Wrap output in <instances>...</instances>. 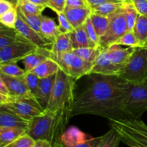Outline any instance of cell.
<instances>
[{
  "instance_id": "6da1fadb",
  "label": "cell",
  "mask_w": 147,
  "mask_h": 147,
  "mask_svg": "<svg viewBox=\"0 0 147 147\" xmlns=\"http://www.w3.org/2000/svg\"><path fill=\"white\" fill-rule=\"evenodd\" d=\"M87 88L75 98L71 117L90 114L111 119H129L122 97L123 79L118 76L90 74Z\"/></svg>"
},
{
  "instance_id": "7a4b0ae2",
  "label": "cell",
  "mask_w": 147,
  "mask_h": 147,
  "mask_svg": "<svg viewBox=\"0 0 147 147\" xmlns=\"http://www.w3.org/2000/svg\"><path fill=\"white\" fill-rule=\"evenodd\" d=\"M71 111L65 109L51 111L45 110L29 121L27 133L34 140L45 139L53 146L61 142V136L71 119Z\"/></svg>"
},
{
  "instance_id": "3957f363",
  "label": "cell",
  "mask_w": 147,
  "mask_h": 147,
  "mask_svg": "<svg viewBox=\"0 0 147 147\" xmlns=\"http://www.w3.org/2000/svg\"><path fill=\"white\" fill-rule=\"evenodd\" d=\"M76 80L66 75L62 70L56 73L54 86L45 110L55 111L65 109L72 112L74 103Z\"/></svg>"
},
{
  "instance_id": "277c9868",
  "label": "cell",
  "mask_w": 147,
  "mask_h": 147,
  "mask_svg": "<svg viewBox=\"0 0 147 147\" xmlns=\"http://www.w3.org/2000/svg\"><path fill=\"white\" fill-rule=\"evenodd\" d=\"M110 127L128 147H147V125L140 119H111Z\"/></svg>"
},
{
  "instance_id": "5b68a950",
  "label": "cell",
  "mask_w": 147,
  "mask_h": 147,
  "mask_svg": "<svg viewBox=\"0 0 147 147\" xmlns=\"http://www.w3.org/2000/svg\"><path fill=\"white\" fill-rule=\"evenodd\" d=\"M125 111L130 119H140L147 111V80L140 83L126 81L121 83Z\"/></svg>"
},
{
  "instance_id": "8992f818",
  "label": "cell",
  "mask_w": 147,
  "mask_h": 147,
  "mask_svg": "<svg viewBox=\"0 0 147 147\" xmlns=\"http://www.w3.org/2000/svg\"><path fill=\"white\" fill-rule=\"evenodd\" d=\"M118 76L126 81L136 83L147 80V47H135Z\"/></svg>"
},
{
  "instance_id": "52a82bcc",
  "label": "cell",
  "mask_w": 147,
  "mask_h": 147,
  "mask_svg": "<svg viewBox=\"0 0 147 147\" xmlns=\"http://www.w3.org/2000/svg\"><path fill=\"white\" fill-rule=\"evenodd\" d=\"M50 57L55 60L66 75L76 80L85 76H89L93 63L84 60L73 51L53 54Z\"/></svg>"
},
{
  "instance_id": "ba28073f",
  "label": "cell",
  "mask_w": 147,
  "mask_h": 147,
  "mask_svg": "<svg viewBox=\"0 0 147 147\" xmlns=\"http://www.w3.org/2000/svg\"><path fill=\"white\" fill-rule=\"evenodd\" d=\"M1 106L27 121L41 115L45 111L34 98L10 97V100Z\"/></svg>"
},
{
  "instance_id": "9c48e42d",
  "label": "cell",
  "mask_w": 147,
  "mask_h": 147,
  "mask_svg": "<svg viewBox=\"0 0 147 147\" xmlns=\"http://www.w3.org/2000/svg\"><path fill=\"white\" fill-rule=\"evenodd\" d=\"M109 26L106 32L100 37L98 45L103 50L114 44L123 34L128 31L127 24L123 12V5L121 9L108 16Z\"/></svg>"
},
{
  "instance_id": "30bf717a",
  "label": "cell",
  "mask_w": 147,
  "mask_h": 147,
  "mask_svg": "<svg viewBox=\"0 0 147 147\" xmlns=\"http://www.w3.org/2000/svg\"><path fill=\"white\" fill-rule=\"evenodd\" d=\"M38 47L26 39L17 40L0 49V63H17L22 60L28 55L35 52Z\"/></svg>"
},
{
  "instance_id": "8fae6325",
  "label": "cell",
  "mask_w": 147,
  "mask_h": 147,
  "mask_svg": "<svg viewBox=\"0 0 147 147\" xmlns=\"http://www.w3.org/2000/svg\"><path fill=\"white\" fill-rule=\"evenodd\" d=\"M14 29L24 39L39 47H47L48 46H51L53 44L52 42L47 40L40 33L29 26L19 14Z\"/></svg>"
},
{
  "instance_id": "7c38bea8",
  "label": "cell",
  "mask_w": 147,
  "mask_h": 147,
  "mask_svg": "<svg viewBox=\"0 0 147 147\" xmlns=\"http://www.w3.org/2000/svg\"><path fill=\"white\" fill-rule=\"evenodd\" d=\"M0 76L5 83L12 98H34L29 90L24 77H12L0 72Z\"/></svg>"
},
{
  "instance_id": "4fadbf2b",
  "label": "cell",
  "mask_w": 147,
  "mask_h": 147,
  "mask_svg": "<svg viewBox=\"0 0 147 147\" xmlns=\"http://www.w3.org/2000/svg\"><path fill=\"white\" fill-rule=\"evenodd\" d=\"M123 65H116L109 60L104 50L99 55L93 63L90 70V74L102 75V76H118Z\"/></svg>"
},
{
  "instance_id": "5bb4252c",
  "label": "cell",
  "mask_w": 147,
  "mask_h": 147,
  "mask_svg": "<svg viewBox=\"0 0 147 147\" xmlns=\"http://www.w3.org/2000/svg\"><path fill=\"white\" fill-rule=\"evenodd\" d=\"M134 49L135 47H123L122 45L113 44L103 50L106 57L112 63L123 65L131 57Z\"/></svg>"
},
{
  "instance_id": "9a60e30c",
  "label": "cell",
  "mask_w": 147,
  "mask_h": 147,
  "mask_svg": "<svg viewBox=\"0 0 147 147\" xmlns=\"http://www.w3.org/2000/svg\"><path fill=\"white\" fill-rule=\"evenodd\" d=\"M64 13L73 29H76L84 24L90 17L92 10L90 7L65 8Z\"/></svg>"
},
{
  "instance_id": "2e32d148",
  "label": "cell",
  "mask_w": 147,
  "mask_h": 147,
  "mask_svg": "<svg viewBox=\"0 0 147 147\" xmlns=\"http://www.w3.org/2000/svg\"><path fill=\"white\" fill-rule=\"evenodd\" d=\"M49 57H50V49L38 47L35 52L28 55L22 60L24 65V70L26 73H29Z\"/></svg>"
},
{
  "instance_id": "e0dca14e",
  "label": "cell",
  "mask_w": 147,
  "mask_h": 147,
  "mask_svg": "<svg viewBox=\"0 0 147 147\" xmlns=\"http://www.w3.org/2000/svg\"><path fill=\"white\" fill-rule=\"evenodd\" d=\"M55 76L56 74L49 76V77L44 78H41L40 80L39 91L36 100L38 101L40 106L44 109H46L47 104H48L52 90H53V86H54Z\"/></svg>"
},
{
  "instance_id": "ac0fdd59",
  "label": "cell",
  "mask_w": 147,
  "mask_h": 147,
  "mask_svg": "<svg viewBox=\"0 0 147 147\" xmlns=\"http://www.w3.org/2000/svg\"><path fill=\"white\" fill-rule=\"evenodd\" d=\"M70 37L73 50L75 49L83 48V47L98 46V45L93 42L89 38L83 25L74 29L71 32H70Z\"/></svg>"
},
{
  "instance_id": "d6986e66",
  "label": "cell",
  "mask_w": 147,
  "mask_h": 147,
  "mask_svg": "<svg viewBox=\"0 0 147 147\" xmlns=\"http://www.w3.org/2000/svg\"><path fill=\"white\" fill-rule=\"evenodd\" d=\"M90 135L82 131L78 128L71 126L65 131L61 136V143L65 147H73L83 142Z\"/></svg>"
},
{
  "instance_id": "ffe728a7",
  "label": "cell",
  "mask_w": 147,
  "mask_h": 147,
  "mask_svg": "<svg viewBox=\"0 0 147 147\" xmlns=\"http://www.w3.org/2000/svg\"><path fill=\"white\" fill-rule=\"evenodd\" d=\"M28 125L29 121L18 117L3 106H0V126L20 127L27 130Z\"/></svg>"
},
{
  "instance_id": "44dd1931",
  "label": "cell",
  "mask_w": 147,
  "mask_h": 147,
  "mask_svg": "<svg viewBox=\"0 0 147 147\" xmlns=\"http://www.w3.org/2000/svg\"><path fill=\"white\" fill-rule=\"evenodd\" d=\"M40 34L49 41L53 42L56 37L61 34L53 19L47 16L41 14V24H40Z\"/></svg>"
},
{
  "instance_id": "7402d4cb",
  "label": "cell",
  "mask_w": 147,
  "mask_h": 147,
  "mask_svg": "<svg viewBox=\"0 0 147 147\" xmlns=\"http://www.w3.org/2000/svg\"><path fill=\"white\" fill-rule=\"evenodd\" d=\"M60 70V67L57 63L51 57L43 61L40 65L34 67L30 73H34L39 78H44L53 75H55Z\"/></svg>"
},
{
  "instance_id": "603a6c76",
  "label": "cell",
  "mask_w": 147,
  "mask_h": 147,
  "mask_svg": "<svg viewBox=\"0 0 147 147\" xmlns=\"http://www.w3.org/2000/svg\"><path fill=\"white\" fill-rule=\"evenodd\" d=\"M26 133L27 129L23 128L0 126V141L4 146H7Z\"/></svg>"
},
{
  "instance_id": "cb8c5ba5",
  "label": "cell",
  "mask_w": 147,
  "mask_h": 147,
  "mask_svg": "<svg viewBox=\"0 0 147 147\" xmlns=\"http://www.w3.org/2000/svg\"><path fill=\"white\" fill-rule=\"evenodd\" d=\"M22 39L24 38L15 29L7 27L0 22V49Z\"/></svg>"
},
{
  "instance_id": "d4e9b609",
  "label": "cell",
  "mask_w": 147,
  "mask_h": 147,
  "mask_svg": "<svg viewBox=\"0 0 147 147\" xmlns=\"http://www.w3.org/2000/svg\"><path fill=\"white\" fill-rule=\"evenodd\" d=\"M73 51L70 33H61L53 41L50 48V53L53 54L67 53Z\"/></svg>"
},
{
  "instance_id": "484cf974",
  "label": "cell",
  "mask_w": 147,
  "mask_h": 147,
  "mask_svg": "<svg viewBox=\"0 0 147 147\" xmlns=\"http://www.w3.org/2000/svg\"><path fill=\"white\" fill-rule=\"evenodd\" d=\"M133 32L139 42V47H147V17L139 14Z\"/></svg>"
},
{
  "instance_id": "4316f807",
  "label": "cell",
  "mask_w": 147,
  "mask_h": 147,
  "mask_svg": "<svg viewBox=\"0 0 147 147\" xmlns=\"http://www.w3.org/2000/svg\"><path fill=\"white\" fill-rule=\"evenodd\" d=\"M103 49L99 45L96 47H83V48L75 49L73 51L76 53L77 55L81 57L84 60L90 63H94L96 59L99 56V55L102 53Z\"/></svg>"
},
{
  "instance_id": "83f0119b",
  "label": "cell",
  "mask_w": 147,
  "mask_h": 147,
  "mask_svg": "<svg viewBox=\"0 0 147 147\" xmlns=\"http://www.w3.org/2000/svg\"><path fill=\"white\" fill-rule=\"evenodd\" d=\"M123 12L127 24L128 31H133L139 13L130 0H126L123 3Z\"/></svg>"
},
{
  "instance_id": "f1b7e54d",
  "label": "cell",
  "mask_w": 147,
  "mask_h": 147,
  "mask_svg": "<svg viewBox=\"0 0 147 147\" xmlns=\"http://www.w3.org/2000/svg\"><path fill=\"white\" fill-rule=\"evenodd\" d=\"M90 19L96 30V34L98 36L99 40H100V37L105 34L107 30L108 26H109V18L108 17L92 12L90 16Z\"/></svg>"
},
{
  "instance_id": "f546056e",
  "label": "cell",
  "mask_w": 147,
  "mask_h": 147,
  "mask_svg": "<svg viewBox=\"0 0 147 147\" xmlns=\"http://www.w3.org/2000/svg\"><path fill=\"white\" fill-rule=\"evenodd\" d=\"M125 1H121V2H109L106 3V4H100L97 7L91 8L92 12L102 16H105V17H108L110 14H113V13L116 12V11L121 9Z\"/></svg>"
},
{
  "instance_id": "4dcf8cb0",
  "label": "cell",
  "mask_w": 147,
  "mask_h": 147,
  "mask_svg": "<svg viewBox=\"0 0 147 147\" xmlns=\"http://www.w3.org/2000/svg\"><path fill=\"white\" fill-rule=\"evenodd\" d=\"M0 72L12 77H24L26 74L24 69H22L17 63L12 62L0 63Z\"/></svg>"
},
{
  "instance_id": "1f68e13d",
  "label": "cell",
  "mask_w": 147,
  "mask_h": 147,
  "mask_svg": "<svg viewBox=\"0 0 147 147\" xmlns=\"http://www.w3.org/2000/svg\"><path fill=\"white\" fill-rule=\"evenodd\" d=\"M121 141L117 132L111 128L110 130L103 135V139L97 147H119Z\"/></svg>"
},
{
  "instance_id": "d6a6232c",
  "label": "cell",
  "mask_w": 147,
  "mask_h": 147,
  "mask_svg": "<svg viewBox=\"0 0 147 147\" xmlns=\"http://www.w3.org/2000/svg\"><path fill=\"white\" fill-rule=\"evenodd\" d=\"M18 7L24 13L38 15L42 14L45 9L47 8L45 6L35 4L30 0H19Z\"/></svg>"
},
{
  "instance_id": "836d02e7",
  "label": "cell",
  "mask_w": 147,
  "mask_h": 147,
  "mask_svg": "<svg viewBox=\"0 0 147 147\" xmlns=\"http://www.w3.org/2000/svg\"><path fill=\"white\" fill-rule=\"evenodd\" d=\"M17 13L22 17L29 26L40 33V24H41V14H33L24 13L20 10L18 7H17Z\"/></svg>"
},
{
  "instance_id": "e575fe53",
  "label": "cell",
  "mask_w": 147,
  "mask_h": 147,
  "mask_svg": "<svg viewBox=\"0 0 147 147\" xmlns=\"http://www.w3.org/2000/svg\"><path fill=\"white\" fill-rule=\"evenodd\" d=\"M24 78H25L26 84H27L29 90L31 93V94L32 95L33 97L36 99L39 91L40 78H39L34 73H30V72L26 73L25 76H24Z\"/></svg>"
},
{
  "instance_id": "d590c367",
  "label": "cell",
  "mask_w": 147,
  "mask_h": 147,
  "mask_svg": "<svg viewBox=\"0 0 147 147\" xmlns=\"http://www.w3.org/2000/svg\"><path fill=\"white\" fill-rule=\"evenodd\" d=\"M114 44L126 47H139V42L133 31H127Z\"/></svg>"
},
{
  "instance_id": "8d00e7d4",
  "label": "cell",
  "mask_w": 147,
  "mask_h": 147,
  "mask_svg": "<svg viewBox=\"0 0 147 147\" xmlns=\"http://www.w3.org/2000/svg\"><path fill=\"white\" fill-rule=\"evenodd\" d=\"M17 17L18 14H17V8H13L0 17V22L7 27L14 28Z\"/></svg>"
},
{
  "instance_id": "74e56055",
  "label": "cell",
  "mask_w": 147,
  "mask_h": 147,
  "mask_svg": "<svg viewBox=\"0 0 147 147\" xmlns=\"http://www.w3.org/2000/svg\"><path fill=\"white\" fill-rule=\"evenodd\" d=\"M34 144L35 140L28 134L26 133L7 146L9 147H34Z\"/></svg>"
},
{
  "instance_id": "f35d334b",
  "label": "cell",
  "mask_w": 147,
  "mask_h": 147,
  "mask_svg": "<svg viewBox=\"0 0 147 147\" xmlns=\"http://www.w3.org/2000/svg\"><path fill=\"white\" fill-rule=\"evenodd\" d=\"M57 14L58 18V28L60 33H70L73 31L74 29L72 27L71 24L67 20V17L64 12L59 13Z\"/></svg>"
},
{
  "instance_id": "ab89813d",
  "label": "cell",
  "mask_w": 147,
  "mask_h": 147,
  "mask_svg": "<svg viewBox=\"0 0 147 147\" xmlns=\"http://www.w3.org/2000/svg\"><path fill=\"white\" fill-rule=\"evenodd\" d=\"M84 26V28L86 30V33H87L88 36L89 37V38L92 40L94 43H96V45H98L99 43V37L97 35L96 32V30H95L94 27H93V24L91 22V20H90V17L86 21V22L83 24Z\"/></svg>"
},
{
  "instance_id": "60d3db41",
  "label": "cell",
  "mask_w": 147,
  "mask_h": 147,
  "mask_svg": "<svg viewBox=\"0 0 147 147\" xmlns=\"http://www.w3.org/2000/svg\"><path fill=\"white\" fill-rule=\"evenodd\" d=\"M66 7V0H49L47 8L51 9L56 14L64 12Z\"/></svg>"
},
{
  "instance_id": "b9f144b4",
  "label": "cell",
  "mask_w": 147,
  "mask_h": 147,
  "mask_svg": "<svg viewBox=\"0 0 147 147\" xmlns=\"http://www.w3.org/2000/svg\"><path fill=\"white\" fill-rule=\"evenodd\" d=\"M102 139H103V136H98V137L90 136L86 140L73 147H97L98 145L101 142Z\"/></svg>"
},
{
  "instance_id": "7bdbcfd3",
  "label": "cell",
  "mask_w": 147,
  "mask_h": 147,
  "mask_svg": "<svg viewBox=\"0 0 147 147\" xmlns=\"http://www.w3.org/2000/svg\"><path fill=\"white\" fill-rule=\"evenodd\" d=\"M136 11L141 15L147 17V0H130Z\"/></svg>"
},
{
  "instance_id": "ee69618b",
  "label": "cell",
  "mask_w": 147,
  "mask_h": 147,
  "mask_svg": "<svg viewBox=\"0 0 147 147\" xmlns=\"http://www.w3.org/2000/svg\"><path fill=\"white\" fill-rule=\"evenodd\" d=\"M78 7H90L86 0H66L65 8H78Z\"/></svg>"
},
{
  "instance_id": "f6af8a7d",
  "label": "cell",
  "mask_w": 147,
  "mask_h": 147,
  "mask_svg": "<svg viewBox=\"0 0 147 147\" xmlns=\"http://www.w3.org/2000/svg\"><path fill=\"white\" fill-rule=\"evenodd\" d=\"M89 4V7L90 9L93 7H97V6L100 5V4H106L109 2H121V1H125V0H86Z\"/></svg>"
},
{
  "instance_id": "bcb514c9",
  "label": "cell",
  "mask_w": 147,
  "mask_h": 147,
  "mask_svg": "<svg viewBox=\"0 0 147 147\" xmlns=\"http://www.w3.org/2000/svg\"><path fill=\"white\" fill-rule=\"evenodd\" d=\"M13 8L14 7L9 1L6 0H0V17Z\"/></svg>"
},
{
  "instance_id": "7dc6e473",
  "label": "cell",
  "mask_w": 147,
  "mask_h": 147,
  "mask_svg": "<svg viewBox=\"0 0 147 147\" xmlns=\"http://www.w3.org/2000/svg\"><path fill=\"white\" fill-rule=\"evenodd\" d=\"M34 147H53L49 141L45 139H39L35 141Z\"/></svg>"
},
{
  "instance_id": "c3c4849f",
  "label": "cell",
  "mask_w": 147,
  "mask_h": 147,
  "mask_svg": "<svg viewBox=\"0 0 147 147\" xmlns=\"http://www.w3.org/2000/svg\"><path fill=\"white\" fill-rule=\"evenodd\" d=\"M0 93L6 95V96H9V92L8 89H7V86H6L5 83L3 80L2 78L0 76Z\"/></svg>"
},
{
  "instance_id": "681fc988",
  "label": "cell",
  "mask_w": 147,
  "mask_h": 147,
  "mask_svg": "<svg viewBox=\"0 0 147 147\" xmlns=\"http://www.w3.org/2000/svg\"><path fill=\"white\" fill-rule=\"evenodd\" d=\"M10 100V96H6V95L0 93V106L7 103Z\"/></svg>"
},
{
  "instance_id": "f907efd6",
  "label": "cell",
  "mask_w": 147,
  "mask_h": 147,
  "mask_svg": "<svg viewBox=\"0 0 147 147\" xmlns=\"http://www.w3.org/2000/svg\"><path fill=\"white\" fill-rule=\"evenodd\" d=\"M32 1V2L35 3V4H40V5H43V6H45L47 7V4L49 0H30Z\"/></svg>"
},
{
  "instance_id": "816d5d0a",
  "label": "cell",
  "mask_w": 147,
  "mask_h": 147,
  "mask_svg": "<svg viewBox=\"0 0 147 147\" xmlns=\"http://www.w3.org/2000/svg\"><path fill=\"white\" fill-rule=\"evenodd\" d=\"M6 1H9L10 4H11V5H12L14 8H17V7H18L19 0H6Z\"/></svg>"
},
{
  "instance_id": "f5cc1de1",
  "label": "cell",
  "mask_w": 147,
  "mask_h": 147,
  "mask_svg": "<svg viewBox=\"0 0 147 147\" xmlns=\"http://www.w3.org/2000/svg\"><path fill=\"white\" fill-rule=\"evenodd\" d=\"M53 147H65V146H64V145H63V144H62L61 142H60V143L54 145V146H53Z\"/></svg>"
},
{
  "instance_id": "db71d44e",
  "label": "cell",
  "mask_w": 147,
  "mask_h": 147,
  "mask_svg": "<svg viewBox=\"0 0 147 147\" xmlns=\"http://www.w3.org/2000/svg\"><path fill=\"white\" fill-rule=\"evenodd\" d=\"M3 146H4V144H3L2 142H1V141H0V147H3Z\"/></svg>"
},
{
  "instance_id": "11a10c76",
  "label": "cell",
  "mask_w": 147,
  "mask_h": 147,
  "mask_svg": "<svg viewBox=\"0 0 147 147\" xmlns=\"http://www.w3.org/2000/svg\"><path fill=\"white\" fill-rule=\"evenodd\" d=\"M3 147H9V146H3Z\"/></svg>"
}]
</instances>
